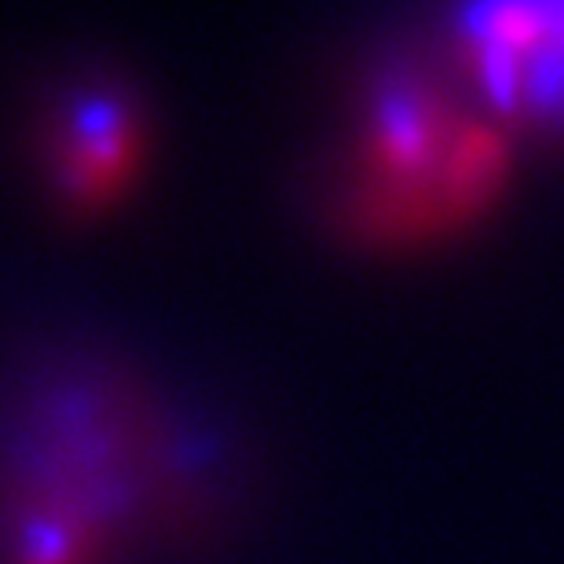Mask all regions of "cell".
<instances>
[{
	"instance_id": "7a4b0ae2",
	"label": "cell",
	"mask_w": 564,
	"mask_h": 564,
	"mask_svg": "<svg viewBox=\"0 0 564 564\" xmlns=\"http://www.w3.org/2000/svg\"><path fill=\"white\" fill-rule=\"evenodd\" d=\"M455 121L436 88L419 74H392L375 88L367 115L364 162L386 198H414L436 184Z\"/></svg>"
},
{
	"instance_id": "277c9868",
	"label": "cell",
	"mask_w": 564,
	"mask_h": 564,
	"mask_svg": "<svg viewBox=\"0 0 564 564\" xmlns=\"http://www.w3.org/2000/svg\"><path fill=\"white\" fill-rule=\"evenodd\" d=\"M502 140L491 126H484V121L455 126L436 173L440 209L469 217L473 209L484 206L502 180Z\"/></svg>"
},
{
	"instance_id": "6da1fadb",
	"label": "cell",
	"mask_w": 564,
	"mask_h": 564,
	"mask_svg": "<svg viewBox=\"0 0 564 564\" xmlns=\"http://www.w3.org/2000/svg\"><path fill=\"white\" fill-rule=\"evenodd\" d=\"M455 37L499 115L564 126V4L466 8Z\"/></svg>"
},
{
	"instance_id": "3957f363",
	"label": "cell",
	"mask_w": 564,
	"mask_h": 564,
	"mask_svg": "<svg viewBox=\"0 0 564 564\" xmlns=\"http://www.w3.org/2000/svg\"><path fill=\"white\" fill-rule=\"evenodd\" d=\"M143 126L121 88L93 85L63 110L55 137V180L74 206H104L137 173Z\"/></svg>"
}]
</instances>
